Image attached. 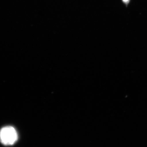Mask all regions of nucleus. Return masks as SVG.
<instances>
[{
  "label": "nucleus",
  "mask_w": 147,
  "mask_h": 147,
  "mask_svg": "<svg viewBox=\"0 0 147 147\" xmlns=\"http://www.w3.org/2000/svg\"><path fill=\"white\" fill-rule=\"evenodd\" d=\"M17 131L11 126L5 127L0 130V141L5 146H12L18 139Z\"/></svg>",
  "instance_id": "1"
},
{
  "label": "nucleus",
  "mask_w": 147,
  "mask_h": 147,
  "mask_svg": "<svg viewBox=\"0 0 147 147\" xmlns=\"http://www.w3.org/2000/svg\"><path fill=\"white\" fill-rule=\"evenodd\" d=\"M129 0H123V1L125 3H127Z\"/></svg>",
  "instance_id": "2"
}]
</instances>
